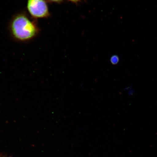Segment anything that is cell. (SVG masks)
I'll return each instance as SVG.
<instances>
[{
  "instance_id": "obj_1",
  "label": "cell",
  "mask_w": 157,
  "mask_h": 157,
  "mask_svg": "<svg viewBox=\"0 0 157 157\" xmlns=\"http://www.w3.org/2000/svg\"><path fill=\"white\" fill-rule=\"evenodd\" d=\"M9 31L15 40L25 42L35 38L40 29L35 19L23 11L13 16L9 23Z\"/></svg>"
},
{
  "instance_id": "obj_2",
  "label": "cell",
  "mask_w": 157,
  "mask_h": 157,
  "mask_svg": "<svg viewBox=\"0 0 157 157\" xmlns=\"http://www.w3.org/2000/svg\"><path fill=\"white\" fill-rule=\"evenodd\" d=\"M27 9L31 18L34 19L47 18L50 15L46 0H27Z\"/></svg>"
},
{
  "instance_id": "obj_3",
  "label": "cell",
  "mask_w": 157,
  "mask_h": 157,
  "mask_svg": "<svg viewBox=\"0 0 157 157\" xmlns=\"http://www.w3.org/2000/svg\"><path fill=\"white\" fill-rule=\"evenodd\" d=\"M119 60V57L116 55L112 56L110 59L111 63L113 65L117 64L118 63Z\"/></svg>"
},
{
  "instance_id": "obj_4",
  "label": "cell",
  "mask_w": 157,
  "mask_h": 157,
  "mask_svg": "<svg viewBox=\"0 0 157 157\" xmlns=\"http://www.w3.org/2000/svg\"><path fill=\"white\" fill-rule=\"evenodd\" d=\"M46 2L49 3H60L63 1V0H46Z\"/></svg>"
},
{
  "instance_id": "obj_5",
  "label": "cell",
  "mask_w": 157,
  "mask_h": 157,
  "mask_svg": "<svg viewBox=\"0 0 157 157\" xmlns=\"http://www.w3.org/2000/svg\"><path fill=\"white\" fill-rule=\"evenodd\" d=\"M68 1L76 3L78 2L81 1V0H68Z\"/></svg>"
}]
</instances>
